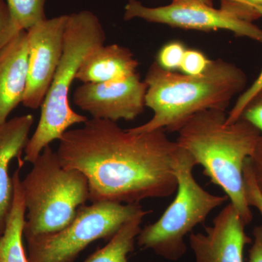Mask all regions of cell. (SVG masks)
I'll use <instances>...</instances> for the list:
<instances>
[{"instance_id": "25", "label": "cell", "mask_w": 262, "mask_h": 262, "mask_svg": "<svg viewBox=\"0 0 262 262\" xmlns=\"http://www.w3.org/2000/svg\"><path fill=\"white\" fill-rule=\"evenodd\" d=\"M250 163L255 182L262 194V134L258 138L253 155L250 158Z\"/></svg>"}, {"instance_id": "24", "label": "cell", "mask_w": 262, "mask_h": 262, "mask_svg": "<svg viewBox=\"0 0 262 262\" xmlns=\"http://www.w3.org/2000/svg\"><path fill=\"white\" fill-rule=\"evenodd\" d=\"M239 119L250 122L262 134V88L248 101Z\"/></svg>"}, {"instance_id": "6", "label": "cell", "mask_w": 262, "mask_h": 262, "mask_svg": "<svg viewBox=\"0 0 262 262\" xmlns=\"http://www.w3.org/2000/svg\"><path fill=\"white\" fill-rule=\"evenodd\" d=\"M173 165L178 182L175 199L159 220L141 229L136 239L139 247L152 250L170 261H177L185 254V236L228 200L226 195L207 192L196 182L193 175L195 161L179 146Z\"/></svg>"}, {"instance_id": "1", "label": "cell", "mask_w": 262, "mask_h": 262, "mask_svg": "<svg viewBox=\"0 0 262 262\" xmlns=\"http://www.w3.org/2000/svg\"><path fill=\"white\" fill-rule=\"evenodd\" d=\"M83 124L66 131L56 153L63 166L85 176L91 203L139 204L177 192L173 163L179 145L166 130L137 134L101 119Z\"/></svg>"}, {"instance_id": "4", "label": "cell", "mask_w": 262, "mask_h": 262, "mask_svg": "<svg viewBox=\"0 0 262 262\" xmlns=\"http://www.w3.org/2000/svg\"><path fill=\"white\" fill-rule=\"evenodd\" d=\"M105 41L102 25L92 12L82 10L69 15L61 61L41 106L37 128L24 150V161L34 163L43 149L60 140L69 127L89 120L72 110L69 94L85 57Z\"/></svg>"}, {"instance_id": "23", "label": "cell", "mask_w": 262, "mask_h": 262, "mask_svg": "<svg viewBox=\"0 0 262 262\" xmlns=\"http://www.w3.org/2000/svg\"><path fill=\"white\" fill-rule=\"evenodd\" d=\"M12 21L8 5L0 0V52L20 32Z\"/></svg>"}, {"instance_id": "26", "label": "cell", "mask_w": 262, "mask_h": 262, "mask_svg": "<svg viewBox=\"0 0 262 262\" xmlns=\"http://www.w3.org/2000/svg\"><path fill=\"white\" fill-rule=\"evenodd\" d=\"M248 262H262V225L253 229L252 246L249 250Z\"/></svg>"}, {"instance_id": "10", "label": "cell", "mask_w": 262, "mask_h": 262, "mask_svg": "<svg viewBox=\"0 0 262 262\" xmlns=\"http://www.w3.org/2000/svg\"><path fill=\"white\" fill-rule=\"evenodd\" d=\"M147 84L139 74L107 83H83L76 89L73 101L93 118L115 122L134 120L144 113Z\"/></svg>"}, {"instance_id": "15", "label": "cell", "mask_w": 262, "mask_h": 262, "mask_svg": "<svg viewBox=\"0 0 262 262\" xmlns=\"http://www.w3.org/2000/svg\"><path fill=\"white\" fill-rule=\"evenodd\" d=\"M13 173V199L3 235L0 237V261L29 262L24 250L23 235L26 220V206L20 177V168Z\"/></svg>"}, {"instance_id": "29", "label": "cell", "mask_w": 262, "mask_h": 262, "mask_svg": "<svg viewBox=\"0 0 262 262\" xmlns=\"http://www.w3.org/2000/svg\"><path fill=\"white\" fill-rule=\"evenodd\" d=\"M0 262H1V261H0Z\"/></svg>"}, {"instance_id": "5", "label": "cell", "mask_w": 262, "mask_h": 262, "mask_svg": "<svg viewBox=\"0 0 262 262\" xmlns=\"http://www.w3.org/2000/svg\"><path fill=\"white\" fill-rule=\"evenodd\" d=\"M26 238L65 228L89 201L88 179L82 172L62 165L56 151L46 146L21 181Z\"/></svg>"}, {"instance_id": "12", "label": "cell", "mask_w": 262, "mask_h": 262, "mask_svg": "<svg viewBox=\"0 0 262 262\" xmlns=\"http://www.w3.org/2000/svg\"><path fill=\"white\" fill-rule=\"evenodd\" d=\"M27 79V32L22 30L0 52V126L23 101Z\"/></svg>"}, {"instance_id": "28", "label": "cell", "mask_w": 262, "mask_h": 262, "mask_svg": "<svg viewBox=\"0 0 262 262\" xmlns=\"http://www.w3.org/2000/svg\"><path fill=\"white\" fill-rule=\"evenodd\" d=\"M191 1V0H173V2Z\"/></svg>"}, {"instance_id": "8", "label": "cell", "mask_w": 262, "mask_h": 262, "mask_svg": "<svg viewBox=\"0 0 262 262\" xmlns=\"http://www.w3.org/2000/svg\"><path fill=\"white\" fill-rule=\"evenodd\" d=\"M141 18L150 23L165 24L187 30H226L238 37L249 38L262 44V29L227 10L216 9L201 2H173L165 6L149 8L138 0H128L125 7V20Z\"/></svg>"}, {"instance_id": "27", "label": "cell", "mask_w": 262, "mask_h": 262, "mask_svg": "<svg viewBox=\"0 0 262 262\" xmlns=\"http://www.w3.org/2000/svg\"><path fill=\"white\" fill-rule=\"evenodd\" d=\"M194 1L201 2L205 4L213 5V0H194Z\"/></svg>"}, {"instance_id": "7", "label": "cell", "mask_w": 262, "mask_h": 262, "mask_svg": "<svg viewBox=\"0 0 262 262\" xmlns=\"http://www.w3.org/2000/svg\"><path fill=\"white\" fill-rule=\"evenodd\" d=\"M143 209L139 204L103 201L80 206L65 228L27 239L29 262H74L91 243L111 239Z\"/></svg>"}, {"instance_id": "21", "label": "cell", "mask_w": 262, "mask_h": 262, "mask_svg": "<svg viewBox=\"0 0 262 262\" xmlns=\"http://www.w3.org/2000/svg\"><path fill=\"white\" fill-rule=\"evenodd\" d=\"M254 8L262 17V5L255 6ZM261 88H262V70L254 82L250 85V87L245 90L242 94L239 95L238 98L234 103L233 107L227 114L226 124H232L239 120L241 113H242L246 105L247 104L250 99L253 97V95L256 94Z\"/></svg>"}, {"instance_id": "20", "label": "cell", "mask_w": 262, "mask_h": 262, "mask_svg": "<svg viewBox=\"0 0 262 262\" xmlns=\"http://www.w3.org/2000/svg\"><path fill=\"white\" fill-rule=\"evenodd\" d=\"M210 60L203 52L194 49H187L179 70L187 75H200L204 73L211 64Z\"/></svg>"}, {"instance_id": "22", "label": "cell", "mask_w": 262, "mask_h": 262, "mask_svg": "<svg viewBox=\"0 0 262 262\" xmlns=\"http://www.w3.org/2000/svg\"><path fill=\"white\" fill-rule=\"evenodd\" d=\"M244 179L245 194L248 206L256 208L262 215V194L258 190L253 178L250 158H248L245 163Z\"/></svg>"}, {"instance_id": "17", "label": "cell", "mask_w": 262, "mask_h": 262, "mask_svg": "<svg viewBox=\"0 0 262 262\" xmlns=\"http://www.w3.org/2000/svg\"><path fill=\"white\" fill-rule=\"evenodd\" d=\"M12 21L19 31H28L46 20V0H6Z\"/></svg>"}, {"instance_id": "19", "label": "cell", "mask_w": 262, "mask_h": 262, "mask_svg": "<svg viewBox=\"0 0 262 262\" xmlns=\"http://www.w3.org/2000/svg\"><path fill=\"white\" fill-rule=\"evenodd\" d=\"M262 5V0H221V8L236 16L251 22L261 18L254 7Z\"/></svg>"}, {"instance_id": "14", "label": "cell", "mask_w": 262, "mask_h": 262, "mask_svg": "<svg viewBox=\"0 0 262 262\" xmlns=\"http://www.w3.org/2000/svg\"><path fill=\"white\" fill-rule=\"evenodd\" d=\"M139 63L128 48L113 44L98 46L82 61L76 80L83 83H107L135 75Z\"/></svg>"}, {"instance_id": "2", "label": "cell", "mask_w": 262, "mask_h": 262, "mask_svg": "<svg viewBox=\"0 0 262 262\" xmlns=\"http://www.w3.org/2000/svg\"><path fill=\"white\" fill-rule=\"evenodd\" d=\"M146 107L154 113L152 118L139 126L127 129L133 133L164 129L178 132L191 118L208 110L226 111L232 98L246 90L247 76L234 63L212 61L200 75H187L163 70L151 63L145 80Z\"/></svg>"}, {"instance_id": "3", "label": "cell", "mask_w": 262, "mask_h": 262, "mask_svg": "<svg viewBox=\"0 0 262 262\" xmlns=\"http://www.w3.org/2000/svg\"><path fill=\"white\" fill-rule=\"evenodd\" d=\"M227 116L220 110L196 114L178 131L177 143L203 167L211 182L225 192L247 226L253 213L245 194L244 165L261 133L243 119L226 124Z\"/></svg>"}, {"instance_id": "11", "label": "cell", "mask_w": 262, "mask_h": 262, "mask_svg": "<svg viewBox=\"0 0 262 262\" xmlns=\"http://www.w3.org/2000/svg\"><path fill=\"white\" fill-rule=\"evenodd\" d=\"M246 225L232 203H229L206 227V233L189 235L196 262H244V251L252 239L245 232Z\"/></svg>"}, {"instance_id": "9", "label": "cell", "mask_w": 262, "mask_h": 262, "mask_svg": "<svg viewBox=\"0 0 262 262\" xmlns=\"http://www.w3.org/2000/svg\"><path fill=\"white\" fill-rule=\"evenodd\" d=\"M69 15L46 19L27 32L28 79L22 103L37 110L42 106L63 53Z\"/></svg>"}, {"instance_id": "16", "label": "cell", "mask_w": 262, "mask_h": 262, "mask_svg": "<svg viewBox=\"0 0 262 262\" xmlns=\"http://www.w3.org/2000/svg\"><path fill=\"white\" fill-rule=\"evenodd\" d=\"M150 213L151 211L142 210L122 226L104 247L98 249L84 262H127V256L134 250L142 221Z\"/></svg>"}, {"instance_id": "18", "label": "cell", "mask_w": 262, "mask_h": 262, "mask_svg": "<svg viewBox=\"0 0 262 262\" xmlns=\"http://www.w3.org/2000/svg\"><path fill=\"white\" fill-rule=\"evenodd\" d=\"M187 49L181 41H170L160 48L155 62L163 70L175 72L180 69Z\"/></svg>"}, {"instance_id": "13", "label": "cell", "mask_w": 262, "mask_h": 262, "mask_svg": "<svg viewBox=\"0 0 262 262\" xmlns=\"http://www.w3.org/2000/svg\"><path fill=\"white\" fill-rule=\"evenodd\" d=\"M33 123L32 115H25L7 120L0 126V237L4 232L13 199L10 163L14 158L21 160L20 156L28 144Z\"/></svg>"}]
</instances>
